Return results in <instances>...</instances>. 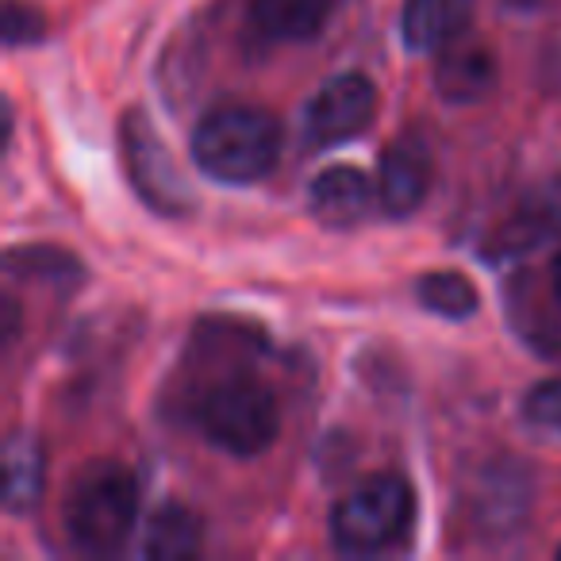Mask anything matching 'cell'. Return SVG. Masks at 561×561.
I'll return each mask as SVG.
<instances>
[{
    "instance_id": "4",
    "label": "cell",
    "mask_w": 561,
    "mask_h": 561,
    "mask_svg": "<svg viewBox=\"0 0 561 561\" xmlns=\"http://www.w3.org/2000/svg\"><path fill=\"white\" fill-rule=\"evenodd\" d=\"M196 427L231 458H257L280 431L277 397L254 377H227L196 400Z\"/></svg>"
},
{
    "instance_id": "5",
    "label": "cell",
    "mask_w": 561,
    "mask_h": 561,
    "mask_svg": "<svg viewBox=\"0 0 561 561\" xmlns=\"http://www.w3.org/2000/svg\"><path fill=\"white\" fill-rule=\"evenodd\" d=\"M119 150H124L127 181L150 208L173 219L193 208V193H188V181L181 173L178 158L142 112H127L119 119Z\"/></svg>"
},
{
    "instance_id": "7",
    "label": "cell",
    "mask_w": 561,
    "mask_h": 561,
    "mask_svg": "<svg viewBox=\"0 0 561 561\" xmlns=\"http://www.w3.org/2000/svg\"><path fill=\"white\" fill-rule=\"evenodd\" d=\"M431 150L420 139H397L381 150L377 162V204L385 216L404 219L427 201L431 193Z\"/></svg>"
},
{
    "instance_id": "8",
    "label": "cell",
    "mask_w": 561,
    "mask_h": 561,
    "mask_svg": "<svg viewBox=\"0 0 561 561\" xmlns=\"http://www.w3.org/2000/svg\"><path fill=\"white\" fill-rule=\"evenodd\" d=\"M561 234V181L530 188L519 208L496 227L489 242V257H519Z\"/></svg>"
},
{
    "instance_id": "15",
    "label": "cell",
    "mask_w": 561,
    "mask_h": 561,
    "mask_svg": "<svg viewBox=\"0 0 561 561\" xmlns=\"http://www.w3.org/2000/svg\"><path fill=\"white\" fill-rule=\"evenodd\" d=\"M415 297L427 312L443 316V320H469L481 305L477 297L473 280L458 270H435V273H423L420 285H415Z\"/></svg>"
},
{
    "instance_id": "11",
    "label": "cell",
    "mask_w": 561,
    "mask_h": 561,
    "mask_svg": "<svg viewBox=\"0 0 561 561\" xmlns=\"http://www.w3.org/2000/svg\"><path fill=\"white\" fill-rule=\"evenodd\" d=\"M477 0H404L400 12V35L412 50L435 55L450 39L469 32Z\"/></svg>"
},
{
    "instance_id": "3",
    "label": "cell",
    "mask_w": 561,
    "mask_h": 561,
    "mask_svg": "<svg viewBox=\"0 0 561 561\" xmlns=\"http://www.w3.org/2000/svg\"><path fill=\"white\" fill-rule=\"evenodd\" d=\"M415 519V492L400 473H377L346 492L331 512V542L351 558H369L408 535Z\"/></svg>"
},
{
    "instance_id": "13",
    "label": "cell",
    "mask_w": 561,
    "mask_h": 561,
    "mask_svg": "<svg viewBox=\"0 0 561 561\" xmlns=\"http://www.w3.org/2000/svg\"><path fill=\"white\" fill-rule=\"evenodd\" d=\"M201 538H204L201 519H196L188 507L165 504V507H158L154 519H150L142 550H147L150 558L181 561V558H193V553L201 550Z\"/></svg>"
},
{
    "instance_id": "2",
    "label": "cell",
    "mask_w": 561,
    "mask_h": 561,
    "mask_svg": "<svg viewBox=\"0 0 561 561\" xmlns=\"http://www.w3.org/2000/svg\"><path fill=\"white\" fill-rule=\"evenodd\" d=\"M139 519V484L119 461H93L73 477L62 527L81 553H116Z\"/></svg>"
},
{
    "instance_id": "19",
    "label": "cell",
    "mask_w": 561,
    "mask_h": 561,
    "mask_svg": "<svg viewBox=\"0 0 561 561\" xmlns=\"http://www.w3.org/2000/svg\"><path fill=\"white\" fill-rule=\"evenodd\" d=\"M558 558H561V546H558Z\"/></svg>"
},
{
    "instance_id": "17",
    "label": "cell",
    "mask_w": 561,
    "mask_h": 561,
    "mask_svg": "<svg viewBox=\"0 0 561 561\" xmlns=\"http://www.w3.org/2000/svg\"><path fill=\"white\" fill-rule=\"evenodd\" d=\"M4 39L9 47H20V43H39L43 39V16L24 4V0H9L4 4Z\"/></svg>"
},
{
    "instance_id": "10",
    "label": "cell",
    "mask_w": 561,
    "mask_h": 561,
    "mask_svg": "<svg viewBox=\"0 0 561 561\" xmlns=\"http://www.w3.org/2000/svg\"><path fill=\"white\" fill-rule=\"evenodd\" d=\"M377 204V181L358 165H328L308 181V208L323 227H354Z\"/></svg>"
},
{
    "instance_id": "18",
    "label": "cell",
    "mask_w": 561,
    "mask_h": 561,
    "mask_svg": "<svg viewBox=\"0 0 561 561\" xmlns=\"http://www.w3.org/2000/svg\"><path fill=\"white\" fill-rule=\"evenodd\" d=\"M550 289H553V300L561 305V250H558V257H553V265H550Z\"/></svg>"
},
{
    "instance_id": "16",
    "label": "cell",
    "mask_w": 561,
    "mask_h": 561,
    "mask_svg": "<svg viewBox=\"0 0 561 561\" xmlns=\"http://www.w3.org/2000/svg\"><path fill=\"white\" fill-rule=\"evenodd\" d=\"M523 415H527L538 431H553V435H561V377L538 381L535 389L523 397Z\"/></svg>"
},
{
    "instance_id": "6",
    "label": "cell",
    "mask_w": 561,
    "mask_h": 561,
    "mask_svg": "<svg viewBox=\"0 0 561 561\" xmlns=\"http://www.w3.org/2000/svg\"><path fill=\"white\" fill-rule=\"evenodd\" d=\"M377 119V85L366 73L331 78L305 108V142L312 150H331L358 139Z\"/></svg>"
},
{
    "instance_id": "14",
    "label": "cell",
    "mask_w": 561,
    "mask_h": 561,
    "mask_svg": "<svg viewBox=\"0 0 561 561\" xmlns=\"http://www.w3.org/2000/svg\"><path fill=\"white\" fill-rule=\"evenodd\" d=\"M43 492V454L27 435H12L4 446V507L27 512Z\"/></svg>"
},
{
    "instance_id": "1",
    "label": "cell",
    "mask_w": 561,
    "mask_h": 561,
    "mask_svg": "<svg viewBox=\"0 0 561 561\" xmlns=\"http://www.w3.org/2000/svg\"><path fill=\"white\" fill-rule=\"evenodd\" d=\"M188 150L204 178L224 181V185H254L277 165L280 127L262 108L224 104L196 124Z\"/></svg>"
},
{
    "instance_id": "12",
    "label": "cell",
    "mask_w": 561,
    "mask_h": 561,
    "mask_svg": "<svg viewBox=\"0 0 561 561\" xmlns=\"http://www.w3.org/2000/svg\"><path fill=\"white\" fill-rule=\"evenodd\" d=\"M335 0H250V16L265 39L308 43L328 27Z\"/></svg>"
},
{
    "instance_id": "9",
    "label": "cell",
    "mask_w": 561,
    "mask_h": 561,
    "mask_svg": "<svg viewBox=\"0 0 561 561\" xmlns=\"http://www.w3.org/2000/svg\"><path fill=\"white\" fill-rule=\"evenodd\" d=\"M435 89L450 104H477L496 85V58L473 35H458L435 50Z\"/></svg>"
}]
</instances>
